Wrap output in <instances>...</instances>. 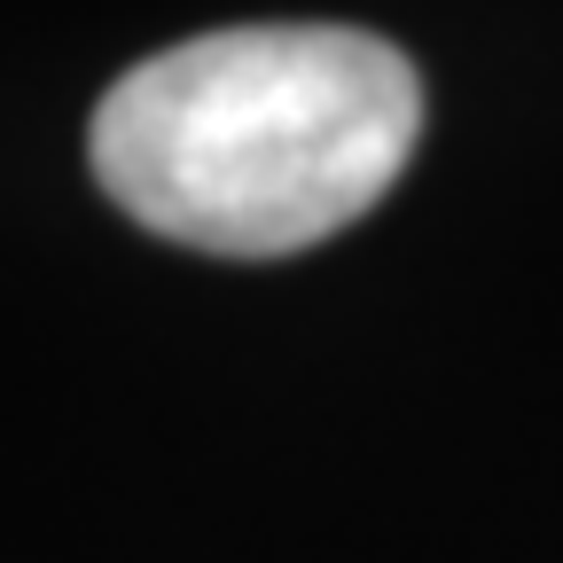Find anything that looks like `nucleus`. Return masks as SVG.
I'll use <instances>...</instances> for the list:
<instances>
[{
	"mask_svg": "<svg viewBox=\"0 0 563 563\" xmlns=\"http://www.w3.org/2000/svg\"><path fill=\"white\" fill-rule=\"evenodd\" d=\"M415 63L352 24L196 32L95 102V180L125 220L220 258L306 251L407 173Z\"/></svg>",
	"mask_w": 563,
	"mask_h": 563,
	"instance_id": "nucleus-1",
	"label": "nucleus"
}]
</instances>
